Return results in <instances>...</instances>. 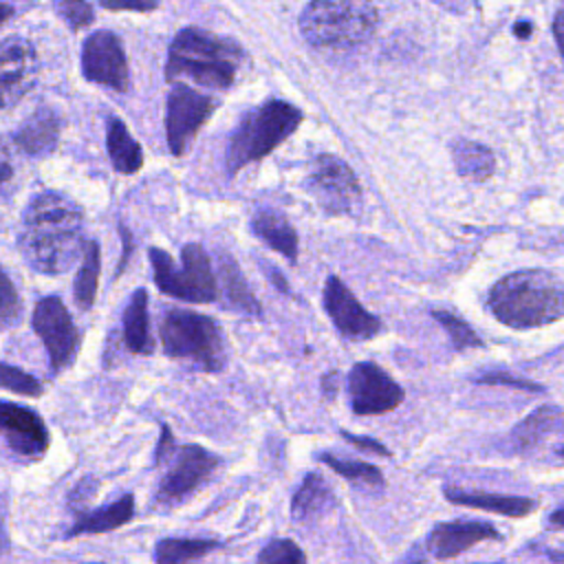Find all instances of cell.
Segmentation results:
<instances>
[{"label": "cell", "instance_id": "obj_45", "mask_svg": "<svg viewBox=\"0 0 564 564\" xmlns=\"http://www.w3.org/2000/svg\"><path fill=\"white\" fill-rule=\"evenodd\" d=\"M546 555L557 562V564H564V551H546Z\"/></svg>", "mask_w": 564, "mask_h": 564}, {"label": "cell", "instance_id": "obj_33", "mask_svg": "<svg viewBox=\"0 0 564 564\" xmlns=\"http://www.w3.org/2000/svg\"><path fill=\"white\" fill-rule=\"evenodd\" d=\"M258 564H306V555L291 540H271L260 551Z\"/></svg>", "mask_w": 564, "mask_h": 564}, {"label": "cell", "instance_id": "obj_7", "mask_svg": "<svg viewBox=\"0 0 564 564\" xmlns=\"http://www.w3.org/2000/svg\"><path fill=\"white\" fill-rule=\"evenodd\" d=\"M183 267L176 269L174 260L167 251L152 247L150 249V262H152V275L154 284L161 293L185 300V302H214L218 297L216 278L212 273V262L205 249L198 242H189L181 251Z\"/></svg>", "mask_w": 564, "mask_h": 564}, {"label": "cell", "instance_id": "obj_14", "mask_svg": "<svg viewBox=\"0 0 564 564\" xmlns=\"http://www.w3.org/2000/svg\"><path fill=\"white\" fill-rule=\"evenodd\" d=\"M218 456L200 445H183L174 449V463L159 485V500L178 502L198 489L216 469Z\"/></svg>", "mask_w": 564, "mask_h": 564}, {"label": "cell", "instance_id": "obj_40", "mask_svg": "<svg viewBox=\"0 0 564 564\" xmlns=\"http://www.w3.org/2000/svg\"><path fill=\"white\" fill-rule=\"evenodd\" d=\"M104 7L110 11H152V9H156V4H121V7L104 4Z\"/></svg>", "mask_w": 564, "mask_h": 564}, {"label": "cell", "instance_id": "obj_36", "mask_svg": "<svg viewBox=\"0 0 564 564\" xmlns=\"http://www.w3.org/2000/svg\"><path fill=\"white\" fill-rule=\"evenodd\" d=\"M478 383H502V386H513V388H522V390H531V392H542L544 388L542 386H535L527 379H516V377H509L507 372H496V375H482L476 379Z\"/></svg>", "mask_w": 564, "mask_h": 564}, {"label": "cell", "instance_id": "obj_11", "mask_svg": "<svg viewBox=\"0 0 564 564\" xmlns=\"http://www.w3.org/2000/svg\"><path fill=\"white\" fill-rule=\"evenodd\" d=\"M348 394L355 414H386L403 401V388L377 364L361 361L348 372Z\"/></svg>", "mask_w": 564, "mask_h": 564}, {"label": "cell", "instance_id": "obj_23", "mask_svg": "<svg viewBox=\"0 0 564 564\" xmlns=\"http://www.w3.org/2000/svg\"><path fill=\"white\" fill-rule=\"evenodd\" d=\"M134 513V498L130 494L121 496L108 507L82 513L75 524L68 529V535H82V533H106L121 524H126Z\"/></svg>", "mask_w": 564, "mask_h": 564}, {"label": "cell", "instance_id": "obj_34", "mask_svg": "<svg viewBox=\"0 0 564 564\" xmlns=\"http://www.w3.org/2000/svg\"><path fill=\"white\" fill-rule=\"evenodd\" d=\"M22 313V300L9 280V275L0 269V333L11 328Z\"/></svg>", "mask_w": 564, "mask_h": 564}, {"label": "cell", "instance_id": "obj_5", "mask_svg": "<svg viewBox=\"0 0 564 564\" xmlns=\"http://www.w3.org/2000/svg\"><path fill=\"white\" fill-rule=\"evenodd\" d=\"M379 22V13L368 2L317 0L304 7L300 33L317 48H348L366 42Z\"/></svg>", "mask_w": 564, "mask_h": 564}, {"label": "cell", "instance_id": "obj_31", "mask_svg": "<svg viewBox=\"0 0 564 564\" xmlns=\"http://www.w3.org/2000/svg\"><path fill=\"white\" fill-rule=\"evenodd\" d=\"M434 319L447 330L452 344L456 350H465V348H480L482 346V339L474 333V328L463 322L460 317H456L454 313H447V311H434L432 313Z\"/></svg>", "mask_w": 564, "mask_h": 564}, {"label": "cell", "instance_id": "obj_16", "mask_svg": "<svg viewBox=\"0 0 564 564\" xmlns=\"http://www.w3.org/2000/svg\"><path fill=\"white\" fill-rule=\"evenodd\" d=\"M0 436L7 447L26 458H37L48 449V430L42 416L24 405L0 401Z\"/></svg>", "mask_w": 564, "mask_h": 564}, {"label": "cell", "instance_id": "obj_15", "mask_svg": "<svg viewBox=\"0 0 564 564\" xmlns=\"http://www.w3.org/2000/svg\"><path fill=\"white\" fill-rule=\"evenodd\" d=\"M324 308L348 339H372L381 330V322L359 304L337 275H330L324 284Z\"/></svg>", "mask_w": 564, "mask_h": 564}, {"label": "cell", "instance_id": "obj_12", "mask_svg": "<svg viewBox=\"0 0 564 564\" xmlns=\"http://www.w3.org/2000/svg\"><path fill=\"white\" fill-rule=\"evenodd\" d=\"M37 53L22 35L0 40V108L20 101L37 82Z\"/></svg>", "mask_w": 564, "mask_h": 564}, {"label": "cell", "instance_id": "obj_48", "mask_svg": "<svg viewBox=\"0 0 564 564\" xmlns=\"http://www.w3.org/2000/svg\"><path fill=\"white\" fill-rule=\"evenodd\" d=\"M84 564H101V562H84Z\"/></svg>", "mask_w": 564, "mask_h": 564}, {"label": "cell", "instance_id": "obj_6", "mask_svg": "<svg viewBox=\"0 0 564 564\" xmlns=\"http://www.w3.org/2000/svg\"><path fill=\"white\" fill-rule=\"evenodd\" d=\"M161 344L167 357L187 359L209 372L225 366V339L218 324L200 313L174 308L161 319Z\"/></svg>", "mask_w": 564, "mask_h": 564}, {"label": "cell", "instance_id": "obj_41", "mask_svg": "<svg viewBox=\"0 0 564 564\" xmlns=\"http://www.w3.org/2000/svg\"><path fill=\"white\" fill-rule=\"evenodd\" d=\"M531 29H533V26H531L529 22H518V24L513 26L516 35H518V37H522V40H527V37L531 35Z\"/></svg>", "mask_w": 564, "mask_h": 564}, {"label": "cell", "instance_id": "obj_37", "mask_svg": "<svg viewBox=\"0 0 564 564\" xmlns=\"http://www.w3.org/2000/svg\"><path fill=\"white\" fill-rule=\"evenodd\" d=\"M15 176V165H13V154L9 143L0 137V189H4Z\"/></svg>", "mask_w": 564, "mask_h": 564}, {"label": "cell", "instance_id": "obj_8", "mask_svg": "<svg viewBox=\"0 0 564 564\" xmlns=\"http://www.w3.org/2000/svg\"><path fill=\"white\" fill-rule=\"evenodd\" d=\"M31 326L48 352V364L53 372H62L75 361L82 337L68 308L57 295L42 297L35 304Z\"/></svg>", "mask_w": 564, "mask_h": 564}, {"label": "cell", "instance_id": "obj_30", "mask_svg": "<svg viewBox=\"0 0 564 564\" xmlns=\"http://www.w3.org/2000/svg\"><path fill=\"white\" fill-rule=\"evenodd\" d=\"M322 463H326L333 471H337L339 476L352 480V482H364V485H372V487H381L383 485V476L381 471L364 460H346V458H337L333 454H322L319 456Z\"/></svg>", "mask_w": 564, "mask_h": 564}, {"label": "cell", "instance_id": "obj_22", "mask_svg": "<svg viewBox=\"0 0 564 564\" xmlns=\"http://www.w3.org/2000/svg\"><path fill=\"white\" fill-rule=\"evenodd\" d=\"M106 145L110 154V163L119 174H134L143 165V150L126 128V123L117 117L110 119L108 123V134H106Z\"/></svg>", "mask_w": 564, "mask_h": 564}, {"label": "cell", "instance_id": "obj_38", "mask_svg": "<svg viewBox=\"0 0 564 564\" xmlns=\"http://www.w3.org/2000/svg\"><path fill=\"white\" fill-rule=\"evenodd\" d=\"M341 436L350 443V445H355L357 449H364V452H370V454H381V456H390V452H388V447H383L379 441H375V438H368V436H355V434H350V432H344L341 430Z\"/></svg>", "mask_w": 564, "mask_h": 564}, {"label": "cell", "instance_id": "obj_28", "mask_svg": "<svg viewBox=\"0 0 564 564\" xmlns=\"http://www.w3.org/2000/svg\"><path fill=\"white\" fill-rule=\"evenodd\" d=\"M330 500V489L326 487L324 478L319 474H308L293 496L291 513L295 520H306L324 511Z\"/></svg>", "mask_w": 564, "mask_h": 564}, {"label": "cell", "instance_id": "obj_25", "mask_svg": "<svg viewBox=\"0 0 564 564\" xmlns=\"http://www.w3.org/2000/svg\"><path fill=\"white\" fill-rule=\"evenodd\" d=\"M99 262H101L99 245L95 240H86L82 258H79V269L75 273V284H73V297L82 311H88L95 302L97 284H99V269H101Z\"/></svg>", "mask_w": 564, "mask_h": 564}, {"label": "cell", "instance_id": "obj_17", "mask_svg": "<svg viewBox=\"0 0 564 564\" xmlns=\"http://www.w3.org/2000/svg\"><path fill=\"white\" fill-rule=\"evenodd\" d=\"M482 540H498V531L489 522L454 520L436 524L427 535V546L434 557H454Z\"/></svg>", "mask_w": 564, "mask_h": 564}, {"label": "cell", "instance_id": "obj_18", "mask_svg": "<svg viewBox=\"0 0 564 564\" xmlns=\"http://www.w3.org/2000/svg\"><path fill=\"white\" fill-rule=\"evenodd\" d=\"M59 139V117L51 108H37L31 112L20 130L13 134L15 145L33 156L46 154L57 145Z\"/></svg>", "mask_w": 564, "mask_h": 564}, {"label": "cell", "instance_id": "obj_3", "mask_svg": "<svg viewBox=\"0 0 564 564\" xmlns=\"http://www.w3.org/2000/svg\"><path fill=\"white\" fill-rule=\"evenodd\" d=\"M242 51L236 42L218 37L198 26L181 29L165 62V79L187 77L207 88H229L236 79Z\"/></svg>", "mask_w": 564, "mask_h": 564}, {"label": "cell", "instance_id": "obj_24", "mask_svg": "<svg viewBox=\"0 0 564 564\" xmlns=\"http://www.w3.org/2000/svg\"><path fill=\"white\" fill-rule=\"evenodd\" d=\"M452 154H454V163L456 170L463 178L469 181H487L494 170H496V156L494 152L478 143V141H469V139H458L452 145Z\"/></svg>", "mask_w": 564, "mask_h": 564}, {"label": "cell", "instance_id": "obj_4", "mask_svg": "<svg viewBox=\"0 0 564 564\" xmlns=\"http://www.w3.org/2000/svg\"><path fill=\"white\" fill-rule=\"evenodd\" d=\"M302 123V110L289 101L271 99L245 115L227 145V172L236 174L247 163L273 152Z\"/></svg>", "mask_w": 564, "mask_h": 564}, {"label": "cell", "instance_id": "obj_44", "mask_svg": "<svg viewBox=\"0 0 564 564\" xmlns=\"http://www.w3.org/2000/svg\"><path fill=\"white\" fill-rule=\"evenodd\" d=\"M13 13V7L11 4H0V24H4Z\"/></svg>", "mask_w": 564, "mask_h": 564}, {"label": "cell", "instance_id": "obj_43", "mask_svg": "<svg viewBox=\"0 0 564 564\" xmlns=\"http://www.w3.org/2000/svg\"><path fill=\"white\" fill-rule=\"evenodd\" d=\"M549 522H551V527L564 529V507H562V509H557V511H553V513H551V518H549Z\"/></svg>", "mask_w": 564, "mask_h": 564}, {"label": "cell", "instance_id": "obj_20", "mask_svg": "<svg viewBox=\"0 0 564 564\" xmlns=\"http://www.w3.org/2000/svg\"><path fill=\"white\" fill-rule=\"evenodd\" d=\"M123 344L137 355H150L154 350L145 289H137L123 311Z\"/></svg>", "mask_w": 564, "mask_h": 564}, {"label": "cell", "instance_id": "obj_26", "mask_svg": "<svg viewBox=\"0 0 564 564\" xmlns=\"http://www.w3.org/2000/svg\"><path fill=\"white\" fill-rule=\"evenodd\" d=\"M220 542L203 538H165L154 549L156 564H189L209 551L218 549Z\"/></svg>", "mask_w": 564, "mask_h": 564}, {"label": "cell", "instance_id": "obj_42", "mask_svg": "<svg viewBox=\"0 0 564 564\" xmlns=\"http://www.w3.org/2000/svg\"><path fill=\"white\" fill-rule=\"evenodd\" d=\"M337 379V372H330L328 377H324V381H322V386H324V394L328 392V397H333L335 394V381Z\"/></svg>", "mask_w": 564, "mask_h": 564}, {"label": "cell", "instance_id": "obj_13", "mask_svg": "<svg viewBox=\"0 0 564 564\" xmlns=\"http://www.w3.org/2000/svg\"><path fill=\"white\" fill-rule=\"evenodd\" d=\"M308 187L319 205L328 212H350L361 194L352 170L333 154L317 156Z\"/></svg>", "mask_w": 564, "mask_h": 564}, {"label": "cell", "instance_id": "obj_2", "mask_svg": "<svg viewBox=\"0 0 564 564\" xmlns=\"http://www.w3.org/2000/svg\"><path fill=\"white\" fill-rule=\"evenodd\" d=\"M487 304L511 328L544 326L564 317V284L542 269L513 271L491 286Z\"/></svg>", "mask_w": 564, "mask_h": 564}, {"label": "cell", "instance_id": "obj_9", "mask_svg": "<svg viewBox=\"0 0 564 564\" xmlns=\"http://www.w3.org/2000/svg\"><path fill=\"white\" fill-rule=\"evenodd\" d=\"M216 110V99L189 88L187 84H174L165 104V134L174 156L187 152L189 143Z\"/></svg>", "mask_w": 564, "mask_h": 564}, {"label": "cell", "instance_id": "obj_29", "mask_svg": "<svg viewBox=\"0 0 564 564\" xmlns=\"http://www.w3.org/2000/svg\"><path fill=\"white\" fill-rule=\"evenodd\" d=\"M220 280L225 284V293H227L229 302L236 308H240L245 313H251V315L260 313V304L256 302V297L251 295L249 286L245 284L240 271L236 269V264L229 258H225V262L220 264Z\"/></svg>", "mask_w": 564, "mask_h": 564}, {"label": "cell", "instance_id": "obj_39", "mask_svg": "<svg viewBox=\"0 0 564 564\" xmlns=\"http://www.w3.org/2000/svg\"><path fill=\"white\" fill-rule=\"evenodd\" d=\"M553 33H555V42L560 46V53L564 57V9H560L555 13V20H553Z\"/></svg>", "mask_w": 564, "mask_h": 564}, {"label": "cell", "instance_id": "obj_19", "mask_svg": "<svg viewBox=\"0 0 564 564\" xmlns=\"http://www.w3.org/2000/svg\"><path fill=\"white\" fill-rule=\"evenodd\" d=\"M445 498L449 502H456V505L485 509V511L502 513V516H509V518H522V516H529L535 509L533 498L500 496V494H485V491H463V489H456V487H447Z\"/></svg>", "mask_w": 564, "mask_h": 564}, {"label": "cell", "instance_id": "obj_32", "mask_svg": "<svg viewBox=\"0 0 564 564\" xmlns=\"http://www.w3.org/2000/svg\"><path fill=\"white\" fill-rule=\"evenodd\" d=\"M0 388L24 397H40L44 392L42 383L33 375L9 364H0Z\"/></svg>", "mask_w": 564, "mask_h": 564}, {"label": "cell", "instance_id": "obj_1", "mask_svg": "<svg viewBox=\"0 0 564 564\" xmlns=\"http://www.w3.org/2000/svg\"><path fill=\"white\" fill-rule=\"evenodd\" d=\"M84 214L59 192L37 194L24 209L18 245L31 269L57 275L68 271L84 251Z\"/></svg>", "mask_w": 564, "mask_h": 564}, {"label": "cell", "instance_id": "obj_35", "mask_svg": "<svg viewBox=\"0 0 564 564\" xmlns=\"http://www.w3.org/2000/svg\"><path fill=\"white\" fill-rule=\"evenodd\" d=\"M57 11L59 15L64 18V22L73 29V31H79L82 26L90 24L93 22V7L88 2H59L57 4Z\"/></svg>", "mask_w": 564, "mask_h": 564}, {"label": "cell", "instance_id": "obj_21", "mask_svg": "<svg viewBox=\"0 0 564 564\" xmlns=\"http://www.w3.org/2000/svg\"><path fill=\"white\" fill-rule=\"evenodd\" d=\"M251 229L271 249L280 251L291 262L297 260V236H295V229L289 225V220L282 214L262 209L251 218Z\"/></svg>", "mask_w": 564, "mask_h": 564}, {"label": "cell", "instance_id": "obj_27", "mask_svg": "<svg viewBox=\"0 0 564 564\" xmlns=\"http://www.w3.org/2000/svg\"><path fill=\"white\" fill-rule=\"evenodd\" d=\"M560 419H562V412L557 408L542 405L513 427L511 441L516 443L518 449H529L531 445L540 443L549 432H553L557 427Z\"/></svg>", "mask_w": 564, "mask_h": 564}, {"label": "cell", "instance_id": "obj_47", "mask_svg": "<svg viewBox=\"0 0 564 564\" xmlns=\"http://www.w3.org/2000/svg\"><path fill=\"white\" fill-rule=\"evenodd\" d=\"M557 452H560V454H562V456H564V445H562V447H560V449H557Z\"/></svg>", "mask_w": 564, "mask_h": 564}, {"label": "cell", "instance_id": "obj_46", "mask_svg": "<svg viewBox=\"0 0 564 564\" xmlns=\"http://www.w3.org/2000/svg\"><path fill=\"white\" fill-rule=\"evenodd\" d=\"M403 564H425V562L421 560V555H419V553H412Z\"/></svg>", "mask_w": 564, "mask_h": 564}, {"label": "cell", "instance_id": "obj_10", "mask_svg": "<svg viewBox=\"0 0 564 564\" xmlns=\"http://www.w3.org/2000/svg\"><path fill=\"white\" fill-rule=\"evenodd\" d=\"M82 73L88 82L126 93L130 86L121 40L112 31H95L82 44Z\"/></svg>", "mask_w": 564, "mask_h": 564}]
</instances>
